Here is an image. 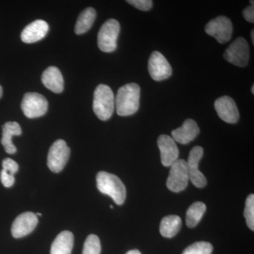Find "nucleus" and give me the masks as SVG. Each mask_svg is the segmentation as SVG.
<instances>
[{
	"instance_id": "nucleus-35",
	"label": "nucleus",
	"mask_w": 254,
	"mask_h": 254,
	"mask_svg": "<svg viewBox=\"0 0 254 254\" xmlns=\"http://www.w3.org/2000/svg\"><path fill=\"white\" fill-rule=\"evenodd\" d=\"M251 5H254V1H250Z\"/></svg>"
},
{
	"instance_id": "nucleus-30",
	"label": "nucleus",
	"mask_w": 254,
	"mask_h": 254,
	"mask_svg": "<svg viewBox=\"0 0 254 254\" xmlns=\"http://www.w3.org/2000/svg\"><path fill=\"white\" fill-rule=\"evenodd\" d=\"M126 254H141V253L139 252V251L134 250L129 251V252H127Z\"/></svg>"
},
{
	"instance_id": "nucleus-32",
	"label": "nucleus",
	"mask_w": 254,
	"mask_h": 254,
	"mask_svg": "<svg viewBox=\"0 0 254 254\" xmlns=\"http://www.w3.org/2000/svg\"><path fill=\"white\" fill-rule=\"evenodd\" d=\"M1 95H2V87L0 86V98H1Z\"/></svg>"
},
{
	"instance_id": "nucleus-15",
	"label": "nucleus",
	"mask_w": 254,
	"mask_h": 254,
	"mask_svg": "<svg viewBox=\"0 0 254 254\" xmlns=\"http://www.w3.org/2000/svg\"><path fill=\"white\" fill-rule=\"evenodd\" d=\"M199 133V127L194 120L187 119L182 127L172 131V138L175 142L185 145L193 141Z\"/></svg>"
},
{
	"instance_id": "nucleus-29",
	"label": "nucleus",
	"mask_w": 254,
	"mask_h": 254,
	"mask_svg": "<svg viewBox=\"0 0 254 254\" xmlns=\"http://www.w3.org/2000/svg\"><path fill=\"white\" fill-rule=\"evenodd\" d=\"M243 16L245 18L246 21L248 22L254 23V6L250 5L245 8L243 11Z\"/></svg>"
},
{
	"instance_id": "nucleus-17",
	"label": "nucleus",
	"mask_w": 254,
	"mask_h": 254,
	"mask_svg": "<svg viewBox=\"0 0 254 254\" xmlns=\"http://www.w3.org/2000/svg\"><path fill=\"white\" fill-rule=\"evenodd\" d=\"M42 81L48 89L55 93H60L64 90V78L61 71L56 66H50L42 75Z\"/></svg>"
},
{
	"instance_id": "nucleus-25",
	"label": "nucleus",
	"mask_w": 254,
	"mask_h": 254,
	"mask_svg": "<svg viewBox=\"0 0 254 254\" xmlns=\"http://www.w3.org/2000/svg\"><path fill=\"white\" fill-rule=\"evenodd\" d=\"M247 226L252 231L254 230V195L250 194L246 200L244 212Z\"/></svg>"
},
{
	"instance_id": "nucleus-5",
	"label": "nucleus",
	"mask_w": 254,
	"mask_h": 254,
	"mask_svg": "<svg viewBox=\"0 0 254 254\" xmlns=\"http://www.w3.org/2000/svg\"><path fill=\"white\" fill-rule=\"evenodd\" d=\"M190 176L187 161L178 159L170 166L167 187L173 192L182 191L188 186Z\"/></svg>"
},
{
	"instance_id": "nucleus-33",
	"label": "nucleus",
	"mask_w": 254,
	"mask_h": 254,
	"mask_svg": "<svg viewBox=\"0 0 254 254\" xmlns=\"http://www.w3.org/2000/svg\"><path fill=\"white\" fill-rule=\"evenodd\" d=\"M252 94H254V85L252 87Z\"/></svg>"
},
{
	"instance_id": "nucleus-9",
	"label": "nucleus",
	"mask_w": 254,
	"mask_h": 254,
	"mask_svg": "<svg viewBox=\"0 0 254 254\" xmlns=\"http://www.w3.org/2000/svg\"><path fill=\"white\" fill-rule=\"evenodd\" d=\"M48 100L38 93H27L23 96L21 109L28 118L43 116L48 111Z\"/></svg>"
},
{
	"instance_id": "nucleus-18",
	"label": "nucleus",
	"mask_w": 254,
	"mask_h": 254,
	"mask_svg": "<svg viewBox=\"0 0 254 254\" xmlns=\"http://www.w3.org/2000/svg\"><path fill=\"white\" fill-rule=\"evenodd\" d=\"M21 128L16 122H8L2 127V138L1 143L4 146L5 151L9 154H14L16 152V146L12 143V137L20 136Z\"/></svg>"
},
{
	"instance_id": "nucleus-14",
	"label": "nucleus",
	"mask_w": 254,
	"mask_h": 254,
	"mask_svg": "<svg viewBox=\"0 0 254 254\" xmlns=\"http://www.w3.org/2000/svg\"><path fill=\"white\" fill-rule=\"evenodd\" d=\"M38 222V216L33 212H26L15 219L11 226V234L15 238H21L34 230Z\"/></svg>"
},
{
	"instance_id": "nucleus-27",
	"label": "nucleus",
	"mask_w": 254,
	"mask_h": 254,
	"mask_svg": "<svg viewBox=\"0 0 254 254\" xmlns=\"http://www.w3.org/2000/svg\"><path fill=\"white\" fill-rule=\"evenodd\" d=\"M3 170H6L11 175H14L18 170V165L14 160L6 158L2 162Z\"/></svg>"
},
{
	"instance_id": "nucleus-19",
	"label": "nucleus",
	"mask_w": 254,
	"mask_h": 254,
	"mask_svg": "<svg viewBox=\"0 0 254 254\" xmlns=\"http://www.w3.org/2000/svg\"><path fill=\"white\" fill-rule=\"evenodd\" d=\"M73 234L64 231L57 236L52 245L50 254H71L73 247Z\"/></svg>"
},
{
	"instance_id": "nucleus-2",
	"label": "nucleus",
	"mask_w": 254,
	"mask_h": 254,
	"mask_svg": "<svg viewBox=\"0 0 254 254\" xmlns=\"http://www.w3.org/2000/svg\"><path fill=\"white\" fill-rule=\"evenodd\" d=\"M97 187L101 193L109 195L118 205L123 204L126 199V187L116 175L100 172L96 177Z\"/></svg>"
},
{
	"instance_id": "nucleus-21",
	"label": "nucleus",
	"mask_w": 254,
	"mask_h": 254,
	"mask_svg": "<svg viewBox=\"0 0 254 254\" xmlns=\"http://www.w3.org/2000/svg\"><path fill=\"white\" fill-rule=\"evenodd\" d=\"M95 18H96V11L93 8L88 7L83 10L76 21L75 33L78 35L86 33L93 26Z\"/></svg>"
},
{
	"instance_id": "nucleus-11",
	"label": "nucleus",
	"mask_w": 254,
	"mask_h": 254,
	"mask_svg": "<svg viewBox=\"0 0 254 254\" xmlns=\"http://www.w3.org/2000/svg\"><path fill=\"white\" fill-rule=\"evenodd\" d=\"M203 155V148L195 146L190 150L187 161L190 181L197 188H203L207 185L206 178L198 170V164Z\"/></svg>"
},
{
	"instance_id": "nucleus-16",
	"label": "nucleus",
	"mask_w": 254,
	"mask_h": 254,
	"mask_svg": "<svg viewBox=\"0 0 254 254\" xmlns=\"http://www.w3.org/2000/svg\"><path fill=\"white\" fill-rule=\"evenodd\" d=\"M49 26L43 20H36L28 24L21 33V41L25 43H33L41 41L48 33Z\"/></svg>"
},
{
	"instance_id": "nucleus-26",
	"label": "nucleus",
	"mask_w": 254,
	"mask_h": 254,
	"mask_svg": "<svg viewBox=\"0 0 254 254\" xmlns=\"http://www.w3.org/2000/svg\"><path fill=\"white\" fill-rule=\"evenodd\" d=\"M127 2L141 11H149L153 6L151 0H128Z\"/></svg>"
},
{
	"instance_id": "nucleus-36",
	"label": "nucleus",
	"mask_w": 254,
	"mask_h": 254,
	"mask_svg": "<svg viewBox=\"0 0 254 254\" xmlns=\"http://www.w3.org/2000/svg\"><path fill=\"white\" fill-rule=\"evenodd\" d=\"M110 208H111L112 209H113V205H110Z\"/></svg>"
},
{
	"instance_id": "nucleus-1",
	"label": "nucleus",
	"mask_w": 254,
	"mask_h": 254,
	"mask_svg": "<svg viewBox=\"0 0 254 254\" xmlns=\"http://www.w3.org/2000/svg\"><path fill=\"white\" fill-rule=\"evenodd\" d=\"M141 88L135 83H127L118 90L115 98L117 113L120 116H129L138 111Z\"/></svg>"
},
{
	"instance_id": "nucleus-7",
	"label": "nucleus",
	"mask_w": 254,
	"mask_h": 254,
	"mask_svg": "<svg viewBox=\"0 0 254 254\" xmlns=\"http://www.w3.org/2000/svg\"><path fill=\"white\" fill-rule=\"evenodd\" d=\"M70 148L66 142L59 139L51 145L48 155V165L55 173L61 172L67 163L70 156Z\"/></svg>"
},
{
	"instance_id": "nucleus-4",
	"label": "nucleus",
	"mask_w": 254,
	"mask_h": 254,
	"mask_svg": "<svg viewBox=\"0 0 254 254\" xmlns=\"http://www.w3.org/2000/svg\"><path fill=\"white\" fill-rule=\"evenodd\" d=\"M120 25L117 20H108L100 28L98 35V46L104 53H113L117 48Z\"/></svg>"
},
{
	"instance_id": "nucleus-23",
	"label": "nucleus",
	"mask_w": 254,
	"mask_h": 254,
	"mask_svg": "<svg viewBox=\"0 0 254 254\" xmlns=\"http://www.w3.org/2000/svg\"><path fill=\"white\" fill-rule=\"evenodd\" d=\"M213 250V245L209 242H198L189 246L182 254H211Z\"/></svg>"
},
{
	"instance_id": "nucleus-12",
	"label": "nucleus",
	"mask_w": 254,
	"mask_h": 254,
	"mask_svg": "<svg viewBox=\"0 0 254 254\" xmlns=\"http://www.w3.org/2000/svg\"><path fill=\"white\" fill-rule=\"evenodd\" d=\"M215 109L219 118L225 123H237L240 119V113L235 100L230 97L222 96L215 100Z\"/></svg>"
},
{
	"instance_id": "nucleus-3",
	"label": "nucleus",
	"mask_w": 254,
	"mask_h": 254,
	"mask_svg": "<svg viewBox=\"0 0 254 254\" xmlns=\"http://www.w3.org/2000/svg\"><path fill=\"white\" fill-rule=\"evenodd\" d=\"M115 107V95L111 88L105 84L97 86L93 95V108L96 116L103 121L111 118Z\"/></svg>"
},
{
	"instance_id": "nucleus-28",
	"label": "nucleus",
	"mask_w": 254,
	"mask_h": 254,
	"mask_svg": "<svg viewBox=\"0 0 254 254\" xmlns=\"http://www.w3.org/2000/svg\"><path fill=\"white\" fill-rule=\"evenodd\" d=\"M0 177H1V183L5 187L9 188V187H12L14 185L15 182L14 175H11L6 170H1Z\"/></svg>"
},
{
	"instance_id": "nucleus-22",
	"label": "nucleus",
	"mask_w": 254,
	"mask_h": 254,
	"mask_svg": "<svg viewBox=\"0 0 254 254\" xmlns=\"http://www.w3.org/2000/svg\"><path fill=\"white\" fill-rule=\"evenodd\" d=\"M206 206L205 203L202 202H195L193 203L187 212L186 223L187 227L193 228L198 225L201 220L202 217L204 215Z\"/></svg>"
},
{
	"instance_id": "nucleus-20",
	"label": "nucleus",
	"mask_w": 254,
	"mask_h": 254,
	"mask_svg": "<svg viewBox=\"0 0 254 254\" xmlns=\"http://www.w3.org/2000/svg\"><path fill=\"white\" fill-rule=\"evenodd\" d=\"M182 227V220L177 215H168L160 222V232L167 238H172L180 232Z\"/></svg>"
},
{
	"instance_id": "nucleus-8",
	"label": "nucleus",
	"mask_w": 254,
	"mask_h": 254,
	"mask_svg": "<svg viewBox=\"0 0 254 254\" xmlns=\"http://www.w3.org/2000/svg\"><path fill=\"white\" fill-rule=\"evenodd\" d=\"M205 33L213 37L220 44L227 43L231 39L233 26L226 16H219L210 20L205 28Z\"/></svg>"
},
{
	"instance_id": "nucleus-31",
	"label": "nucleus",
	"mask_w": 254,
	"mask_h": 254,
	"mask_svg": "<svg viewBox=\"0 0 254 254\" xmlns=\"http://www.w3.org/2000/svg\"><path fill=\"white\" fill-rule=\"evenodd\" d=\"M251 38H252V43L253 45L254 44V29L252 30V32H251Z\"/></svg>"
},
{
	"instance_id": "nucleus-13",
	"label": "nucleus",
	"mask_w": 254,
	"mask_h": 254,
	"mask_svg": "<svg viewBox=\"0 0 254 254\" xmlns=\"http://www.w3.org/2000/svg\"><path fill=\"white\" fill-rule=\"evenodd\" d=\"M158 146L163 166L170 167L178 160L180 151L176 142L168 135H160L158 138Z\"/></svg>"
},
{
	"instance_id": "nucleus-34",
	"label": "nucleus",
	"mask_w": 254,
	"mask_h": 254,
	"mask_svg": "<svg viewBox=\"0 0 254 254\" xmlns=\"http://www.w3.org/2000/svg\"><path fill=\"white\" fill-rule=\"evenodd\" d=\"M36 215H37V216H42L41 214L39 213H37Z\"/></svg>"
},
{
	"instance_id": "nucleus-10",
	"label": "nucleus",
	"mask_w": 254,
	"mask_h": 254,
	"mask_svg": "<svg viewBox=\"0 0 254 254\" xmlns=\"http://www.w3.org/2000/svg\"><path fill=\"white\" fill-rule=\"evenodd\" d=\"M148 72L155 81H161L171 76L173 68L165 56L158 51L150 55L148 64Z\"/></svg>"
},
{
	"instance_id": "nucleus-6",
	"label": "nucleus",
	"mask_w": 254,
	"mask_h": 254,
	"mask_svg": "<svg viewBox=\"0 0 254 254\" xmlns=\"http://www.w3.org/2000/svg\"><path fill=\"white\" fill-rule=\"evenodd\" d=\"M223 56L228 63L240 67H245L250 61V46L245 38L239 37L225 50Z\"/></svg>"
},
{
	"instance_id": "nucleus-24",
	"label": "nucleus",
	"mask_w": 254,
	"mask_h": 254,
	"mask_svg": "<svg viewBox=\"0 0 254 254\" xmlns=\"http://www.w3.org/2000/svg\"><path fill=\"white\" fill-rule=\"evenodd\" d=\"M100 252L101 245L99 237L95 235H90L85 241L82 254H100Z\"/></svg>"
}]
</instances>
